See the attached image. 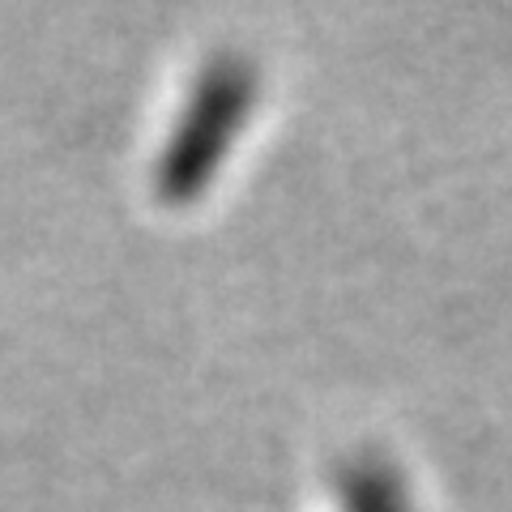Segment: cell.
Instances as JSON below:
<instances>
[]
</instances>
